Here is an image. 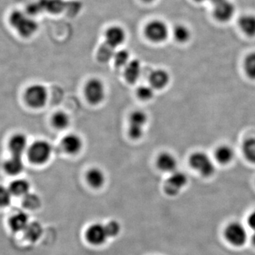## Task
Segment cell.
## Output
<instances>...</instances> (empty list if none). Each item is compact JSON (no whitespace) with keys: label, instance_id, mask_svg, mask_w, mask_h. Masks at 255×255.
<instances>
[{"label":"cell","instance_id":"cell-6","mask_svg":"<svg viewBox=\"0 0 255 255\" xmlns=\"http://www.w3.org/2000/svg\"><path fill=\"white\" fill-rule=\"evenodd\" d=\"M48 92L42 85H33L25 92V100L32 108L39 109L46 105Z\"/></svg>","mask_w":255,"mask_h":255},{"label":"cell","instance_id":"cell-22","mask_svg":"<svg viewBox=\"0 0 255 255\" xmlns=\"http://www.w3.org/2000/svg\"><path fill=\"white\" fill-rule=\"evenodd\" d=\"M4 169L11 175H16L21 173L23 169V162L21 157L12 155L5 163Z\"/></svg>","mask_w":255,"mask_h":255},{"label":"cell","instance_id":"cell-23","mask_svg":"<svg viewBox=\"0 0 255 255\" xmlns=\"http://www.w3.org/2000/svg\"><path fill=\"white\" fill-rule=\"evenodd\" d=\"M9 189L12 195L25 196L29 193L30 184L25 179H16L10 184Z\"/></svg>","mask_w":255,"mask_h":255},{"label":"cell","instance_id":"cell-11","mask_svg":"<svg viewBox=\"0 0 255 255\" xmlns=\"http://www.w3.org/2000/svg\"><path fill=\"white\" fill-rule=\"evenodd\" d=\"M105 38L106 44L115 50L125 42L127 32L122 26L112 25L106 29Z\"/></svg>","mask_w":255,"mask_h":255},{"label":"cell","instance_id":"cell-17","mask_svg":"<svg viewBox=\"0 0 255 255\" xmlns=\"http://www.w3.org/2000/svg\"><path fill=\"white\" fill-rule=\"evenodd\" d=\"M9 146L12 155L21 157L27 147V139L23 134H16L10 140Z\"/></svg>","mask_w":255,"mask_h":255},{"label":"cell","instance_id":"cell-4","mask_svg":"<svg viewBox=\"0 0 255 255\" xmlns=\"http://www.w3.org/2000/svg\"><path fill=\"white\" fill-rule=\"evenodd\" d=\"M223 236L230 245L236 248L244 246L248 238L246 228L239 222L228 223L223 231Z\"/></svg>","mask_w":255,"mask_h":255},{"label":"cell","instance_id":"cell-25","mask_svg":"<svg viewBox=\"0 0 255 255\" xmlns=\"http://www.w3.org/2000/svg\"><path fill=\"white\" fill-rule=\"evenodd\" d=\"M23 232H24L25 237L27 238L28 241L36 242L41 238L43 231L39 223L33 222L28 223L27 227Z\"/></svg>","mask_w":255,"mask_h":255},{"label":"cell","instance_id":"cell-28","mask_svg":"<svg viewBox=\"0 0 255 255\" xmlns=\"http://www.w3.org/2000/svg\"><path fill=\"white\" fill-rule=\"evenodd\" d=\"M52 123L56 128L65 129L70 124V118L65 112H58L53 116Z\"/></svg>","mask_w":255,"mask_h":255},{"label":"cell","instance_id":"cell-9","mask_svg":"<svg viewBox=\"0 0 255 255\" xmlns=\"http://www.w3.org/2000/svg\"><path fill=\"white\" fill-rule=\"evenodd\" d=\"M147 121L145 112L140 110L134 111L129 117V136L134 140H137L142 136L143 127Z\"/></svg>","mask_w":255,"mask_h":255},{"label":"cell","instance_id":"cell-13","mask_svg":"<svg viewBox=\"0 0 255 255\" xmlns=\"http://www.w3.org/2000/svg\"><path fill=\"white\" fill-rule=\"evenodd\" d=\"M169 80V73L163 69H156L149 75L150 86L157 90H162L167 87Z\"/></svg>","mask_w":255,"mask_h":255},{"label":"cell","instance_id":"cell-33","mask_svg":"<svg viewBox=\"0 0 255 255\" xmlns=\"http://www.w3.org/2000/svg\"><path fill=\"white\" fill-rule=\"evenodd\" d=\"M11 194L9 188L0 186V207L9 206L11 201Z\"/></svg>","mask_w":255,"mask_h":255},{"label":"cell","instance_id":"cell-34","mask_svg":"<svg viewBox=\"0 0 255 255\" xmlns=\"http://www.w3.org/2000/svg\"><path fill=\"white\" fill-rule=\"evenodd\" d=\"M108 233L109 238L116 237L118 236L121 231V226L119 223L116 221H112L105 225Z\"/></svg>","mask_w":255,"mask_h":255},{"label":"cell","instance_id":"cell-1","mask_svg":"<svg viewBox=\"0 0 255 255\" xmlns=\"http://www.w3.org/2000/svg\"><path fill=\"white\" fill-rule=\"evenodd\" d=\"M9 20L11 26L23 38H30L38 31V23L29 15L19 10L11 12Z\"/></svg>","mask_w":255,"mask_h":255},{"label":"cell","instance_id":"cell-16","mask_svg":"<svg viewBox=\"0 0 255 255\" xmlns=\"http://www.w3.org/2000/svg\"><path fill=\"white\" fill-rule=\"evenodd\" d=\"M64 150L69 154H77L81 150L82 140L76 134L70 133L65 135L62 140Z\"/></svg>","mask_w":255,"mask_h":255},{"label":"cell","instance_id":"cell-32","mask_svg":"<svg viewBox=\"0 0 255 255\" xmlns=\"http://www.w3.org/2000/svg\"><path fill=\"white\" fill-rule=\"evenodd\" d=\"M137 95L140 100H150L154 96V88L148 85H142L137 89Z\"/></svg>","mask_w":255,"mask_h":255},{"label":"cell","instance_id":"cell-36","mask_svg":"<svg viewBox=\"0 0 255 255\" xmlns=\"http://www.w3.org/2000/svg\"><path fill=\"white\" fill-rule=\"evenodd\" d=\"M210 1L216 6V5L221 4V3L223 2V1H226V0H210Z\"/></svg>","mask_w":255,"mask_h":255},{"label":"cell","instance_id":"cell-30","mask_svg":"<svg viewBox=\"0 0 255 255\" xmlns=\"http://www.w3.org/2000/svg\"><path fill=\"white\" fill-rule=\"evenodd\" d=\"M130 53L127 50L122 49L114 53L113 59L117 67L126 66L129 62Z\"/></svg>","mask_w":255,"mask_h":255},{"label":"cell","instance_id":"cell-26","mask_svg":"<svg viewBox=\"0 0 255 255\" xmlns=\"http://www.w3.org/2000/svg\"><path fill=\"white\" fill-rule=\"evenodd\" d=\"M172 34L174 39L179 43H186L189 41L191 36V32L187 26L182 24H178L174 26Z\"/></svg>","mask_w":255,"mask_h":255},{"label":"cell","instance_id":"cell-3","mask_svg":"<svg viewBox=\"0 0 255 255\" xmlns=\"http://www.w3.org/2000/svg\"><path fill=\"white\" fill-rule=\"evenodd\" d=\"M143 33L148 41L158 43L167 40L169 31L167 23L162 20L153 19L146 23L144 26Z\"/></svg>","mask_w":255,"mask_h":255},{"label":"cell","instance_id":"cell-10","mask_svg":"<svg viewBox=\"0 0 255 255\" xmlns=\"http://www.w3.org/2000/svg\"><path fill=\"white\" fill-rule=\"evenodd\" d=\"M85 238L90 245L100 246L103 245L109 238L105 225L94 223L87 228Z\"/></svg>","mask_w":255,"mask_h":255},{"label":"cell","instance_id":"cell-8","mask_svg":"<svg viewBox=\"0 0 255 255\" xmlns=\"http://www.w3.org/2000/svg\"><path fill=\"white\" fill-rule=\"evenodd\" d=\"M85 97L92 105H98L105 97V87L103 82L99 79H91L85 88Z\"/></svg>","mask_w":255,"mask_h":255},{"label":"cell","instance_id":"cell-24","mask_svg":"<svg viewBox=\"0 0 255 255\" xmlns=\"http://www.w3.org/2000/svg\"><path fill=\"white\" fill-rule=\"evenodd\" d=\"M242 150L245 158L255 164V136L248 137L243 142Z\"/></svg>","mask_w":255,"mask_h":255},{"label":"cell","instance_id":"cell-37","mask_svg":"<svg viewBox=\"0 0 255 255\" xmlns=\"http://www.w3.org/2000/svg\"><path fill=\"white\" fill-rule=\"evenodd\" d=\"M142 2L145 3V4H150V3L153 2L155 0H141Z\"/></svg>","mask_w":255,"mask_h":255},{"label":"cell","instance_id":"cell-5","mask_svg":"<svg viewBox=\"0 0 255 255\" xmlns=\"http://www.w3.org/2000/svg\"><path fill=\"white\" fill-rule=\"evenodd\" d=\"M28 152V158L32 163L44 164L51 155L52 147L45 140H38L30 146Z\"/></svg>","mask_w":255,"mask_h":255},{"label":"cell","instance_id":"cell-14","mask_svg":"<svg viewBox=\"0 0 255 255\" xmlns=\"http://www.w3.org/2000/svg\"><path fill=\"white\" fill-rule=\"evenodd\" d=\"M235 13V6L231 1L226 0L223 2L216 5L214 7L215 18L220 21L225 22L233 17Z\"/></svg>","mask_w":255,"mask_h":255},{"label":"cell","instance_id":"cell-15","mask_svg":"<svg viewBox=\"0 0 255 255\" xmlns=\"http://www.w3.org/2000/svg\"><path fill=\"white\" fill-rule=\"evenodd\" d=\"M215 160L222 165H228L233 162L235 151L230 145H221L216 147L214 152Z\"/></svg>","mask_w":255,"mask_h":255},{"label":"cell","instance_id":"cell-7","mask_svg":"<svg viewBox=\"0 0 255 255\" xmlns=\"http://www.w3.org/2000/svg\"><path fill=\"white\" fill-rule=\"evenodd\" d=\"M188 184V177L179 170L171 173L164 185V191L169 196H177Z\"/></svg>","mask_w":255,"mask_h":255},{"label":"cell","instance_id":"cell-31","mask_svg":"<svg viewBox=\"0 0 255 255\" xmlns=\"http://www.w3.org/2000/svg\"><path fill=\"white\" fill-rule=\"evenodd\" d=\"M114 53H115V50L105 43L103 46L101 47L97 56H98V59L100 62L106 63L113 58Z\"/></svg>","mask_w":255,"mask_h":255},{"label":"cell","instance_id":"cell-19","mask_svg":"<svg viewBox=\"0 0 255 255\" xmlns=\"http://www.w3.org/2000/svg\"><path fill=\"white\" fill-rule=\"evenodd\" d=\"M141 73V64L137 60H132L126 65L124 76L129 83H135Z\"/></svg>","mask_w":255,"mask_h":255},{"label":"cell","instance_id":"cell-2","mask_svg":"<svg viewBox=\"0 0 255 255\" xmlns=\"http://www.w3.org/2000/svg\"><path fill=\"white\" fill-rule=\"evenodd\" d=\"M189 165L202 177H212L216 172L214 160L204 152L197 151L193 152L189 158Z\"/></svg>","mask_w":255,"mask_h":255},{"label":"cell","instance_id":"cell-39","mask_svg":"<svg viewBox=\"0 0 255 255\" xmlns=\"http://www.w3.org/2000/svg\"><path fill=\"white\" fill-rule=\"evenodd\" d=\"M194 1H205V0H194Z\"/></svg>","mask_w":255,"mask_h":255},{"label":"cell","instance_id":"cell-38","mask_svg":"<svg viewBox=\"0 0 255 255\" xmlns=\"http://www.w3.org/2000/svg\"><path fill=\"white\" fill-rule=\"evenodd\" d=\"M252 241H253V245L255 246V233L252 238Z\"/></svg>","mask_w":255,"mask_h":255},{"label":"cell","instance_id":"cell-29","mask_svg":"<svg viewBox=\"0 0 255 255\" xmlns=\"http://www.w3.org/2000/svg\"><path fill=\"white\" fill-rule=\"evenodd\" d=\"M22 204L26 209H36L39 207L40 204H41V200L36 194L29 192L26 195L23 196Z\"/></svg>","mask_w":255,"mask_h":255},{"label":"cell","instance_id":"cell-35","mask_svg":"<svg viewBox=\"0 0 255 255\" xmlns=\"http://www.w3.org/2000/svg\"><path fill=\"white\" fill-rule=\"evenodd\" d=\"M247 223H248L249 227L255 231V210L251 212L247 219Z\"/></svg>","mask_w":255,"mask_h":255},{"label":"cell","instance_id":"cell-27","mask_svg":"<svg viewBox=\"0 0 255 255\" xmlns=\"http://www.w3.org/2000/svg\"><path fill=\"white\" fill-rule=\"evenodd\" d=\"M243 69L246 76L251 80L255 81V52L247 55Z\"/></svg>","mask_w":255,"mask_h":255},{"label":"cell","instance_id":"cell-21","mask_svg":"<svg viewBox=\"0 0 255 255\" xmlns=\"http://www.w3.org/2000/svg\"><path fill=\"white\" fill-rule=\"evenodd\" d=\"M239 26L245 34L248 36H255V16L246 14L239 20Z\"/></svg>","mask_w":255,"mask_h":255},{"label":"cell","instance_id":"cell-18","mask_svg":"<svg viewBox=\"0 0 255 255\" xmlns=\"http://www.w3.org/2000/svg\"><path fill=\"white\" fill-rule=\"evenodd\" d=\"M29 223L28 215L23 211H18L13 214L9 220V227L14 232L24 231Z\"/></svg>","mask_w":255,"mask_h":255},{"label":"cell","instance_id":"cell-20","mask_svg":"<svg viewBox=\"0 0 255 255\" xmlns=\"http://www.w3.org/2000/svg\"><path fill=\"white\" fill-rule=\"evenodd\" d=\"M86 178L88 184L95 189L102 187L105 182V175L103 171L97 167L90 169L87 172Z\"/></svg>","mask_w":255,"mask_h":255},{"label":"cell","instance_id":"cell-12","mask_svg":"<svg viewBox=\"0 0 255 255\" xmlns=\"http://www.w3.org/2000/svg\"><path fill=\"white\" fill-rule=\"evenodd\" d=\"M157 167L159 170L164 172L172 173L174 171L177 170V158L172 154L168 152H164L159 154L157 158Z\"/></svg>","mask_w":255,"mask_h":255}]
</instances>
